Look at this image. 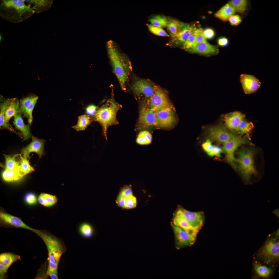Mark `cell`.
I'll list each match as a JSON object with an SVG mask.
<instances>
[{"instance_id":"obj_53","label":"cell","mask_w":279,"mask_h":279,"mask_svg":"<svg viewBox=\"0 0 279 279\" xmlns=\"http://www.w3.org/2000/svg\"><path fill=\"white\" fill-rule=\"evenodd\" d=\"M96 109L97 107L95 106L94 105H89L86 108V112L89 115H93L95 114Z\"/></svg>"},{"instance_id":"obj_38","label":"cell","mask_w":279,"mask_h":279,"mask_svg":"<svg viewBox=\"0 0 279 279\" xmlns=\"http://www.w3.org/2000/svg\"><path fill=\"white\" fill-rule=\"evenodd\" d=\"M79 231L82 235L86 238L91 237L94 234L92 227L89 224L86 223H83L80 226Z\"/></svg>"},{"instance_id":"obj_17","label":"cell","mask_w":279,"mask_h":279,"mask_svg":"<svg viewBox=\"0 0 279 279\" xmlns=\"http://www.w3.org/2000/svg\"><path fill=\"white\" fill-rule=\"evenodd\" d=\"M187 51L191 53L206 56L217 54L219 52L217 46L210 44L207 41L198 43Z\"/></svg>"},{"instance_id":"obj_14","label":"cell","mask_w":279,"mask_h":279,"mask_svg":"<svg viewBox=\"0 0 279 279\" xmlns=\"http://www.w3.org/2000/svg\"><path fill=\"white\" fill-rule=\"evenodd\" d=\"M240 81L243 90L246 94H250L257 91L260 87L261 83L253 75L242 74Z\"/></svg>"},{"instance_id":"obj_25","label":"cell","mask_w":279,"mask_h":279,"mask_svg":"<svg viewBox=\"0 0 279 279\" xmlns=\"http://www.w3.org/2000/svg\"><path fill=\"white\" fill-rule=\"evenodd\" d=\"M173 223L174 225L181 228L187 232L197 230L192 227L182 214L178 211L175 215Z\"/></svg>"},{"instance_id":"obj_21","label":"cell","mask_w":279,"mask_h":279,"mask_svg":"<svg viewBox=\"0 0 279 279\" xmlns=\"http://www.w3.org/2000/svg\"><path fill=\"white\" fill-rule=\"evenodd\" d=\"M263 252L265 256L268 257L276 258H279V243L274 239L267 241L264 247Z\"/></svg>"},{"instance_id":"obj_39","label":"cell","mask_w":279,"mask_h":279,"mask_svg":"<svg viewBox=\"0 0 279 279\" xmlns=\"http://www.w3.org/2000/svg\"><path fill=\"white\" fill-rule=\"evenodd\" d=\"M63 252L59 250L48 251L49 261L58 264L60 258Z\"/></svg>"},{"instance_id":"obj_4","label":"cell","mask_w":279,"mask_h":279,"mask_svg":"<svg viewBox=\"0 0 279 279\" xmlns=\"http://www.w3.org/2000/svg\"><path fill=\"white\" fill-rule=\"evenodd\" d=\"M254 153L253 150L244 148L237 152L238 156L236 159L238 163L237 168L240 172L243 179L247 182L250 181L251 175L257 173L254 164Z\"/></svg>"},{"instance_id":"obj_36","label":"cell","mask_w":279,"mask_h":279,"mask_svg":"<svg viewBox=\"0 0 279 279\" xmlns=\"http://www.w3.org/2000/svg\"><path fill=\"white\" fill-rule=\"evenodd\" d=\"M149 21L152 25L162 28L166 26L167 19L164 16L157 15L150 18Z\"/></svg>"},{"instance_id":"obj_40","label":"cell","mask_w":279,"mask_h":279,"mask_svg":"<svg viewBox=\"0 0 279 279\" xmlns=\"http://www.w3.org/2000/svg\"><path fill=\"white\" fill-rule=\"evenodd\" d=\"M255 270L257 273L263 277H267L271 273V269L266 266L255 264L254 265Z\"/></svg>"},{"instance_id":"obj_22","label":"cell","mask_w":279,"mask_h":279,"mask_svg":"<svg viewBox=\"0 0 279 279\" xmlns=\"http://www.w3.org/2000/svg\"><path fill=\"white\" fill-rule=\"evenodd\" d=\"M12 99H7L4 100L0 105V126L1 128L3 127L8 129L21 137V134L15 131L9 124L6 122L5 120V114L6 111Z\"/></svg>"},{"instance_id":"obj_37","label":"cell","mask_w":279,"mask_h":279,"mask_svg":"<svg viewBox=\"0 0 279 279\" xmlns=\"http://www.w3.org/2000/svg\"><path fill=\"white\" fill-rule=\"evenodd\" d=\"M253 127L254 126L252 122L244 119L241 122L237 130L241 134L247 133L250 132Z\"/></svg>"},{"instance_id":"obj_26","label":"cell","mask_w":279,"mask_h":279,"mask_svg":"<svg viewBox=\"0 0 279 279\" xmlns=\"http://www.w3.org/2000/svg\"><path fill=\"white\" fill-rule=\"evenodd\" d=\"M33 10L38 13L44 12L50 8L53 2L52 0H32Z\"/></svg>"},{"instance_id":"obj_50","label":"cell","mask_w":279,"mask_h":279,"mask_svg":"<svg viewBox=\"0 0 279 279\" xmlns=\"http://www.w3.org/2000/svg\"><path fill=\"white\" fill-rule=\"evenodd\" d=\"M203 34L206 39H211L215 35L214 30L210 28H207L203 30Z\"/></svg>"},{"instance_id":"obj_27","label":"cell","mask_w":279,"mask_h":279,"mask_svg":"<svg viewBox=\"0 0 279 279\" xmlns=\"http://www.w3.org/2000/svg\"><path fill=\"white\" fill-rule=\"evenodd\" d=\"M19 103L17 99H12L8 106L5 114V120L7 123L10 119L19 113Z\"/></svg>"},{"instance_id":"obj_28","label":"cell","mask_w":279,"mask_h":279,"mask_svg":"<svg viewBox=\"0 0 279 279\" xmlns=\"http://www.w3.org/2000/svg\"><path fill=\"white\" fill-rule=\"evenodd\" d=\"M202 146L204 151L211 156H220L222 150L219 147L213 145L211 141L207 140L202 144Z\"/></svg>"},{"instance_id":"obj_2","label":"cell","mask_w":279,"mask_h":279,"mask_svg":"<svg viewBox=\"0 0 279 279\" xmlns=\"http://www.w3.org/2000/svg\"><path fill=\"white\" fill-rule=\"evenodd\" d=\"M107 51L113 72L122 89H125V84L132 69L131 63L126 56L121 53L113 42L107 44Z\"/></svg>"},{"instance_id":"obj_24","label":"cell","mask_w":279,"mask_h":279,"mask_svg":"<svg viewBox=\"0 0 279 279\" xmlns=\"http://www.w3.org/2000/svg\"><path fill=\"white\" fill-rule=\"evenodd\" d=\"M184 24L177 20L171 18H168L166 26L171 36L180 32Z\"/></svg>"},{"instance_id":"obj_13","label":"cell","mask_w":279,"mask_h":279,"mask_svg":"<svg viewBox=\"0 0 279 279\" xmlns=\"http://www.w3.org/2000/svg\"><path fill=\"white\" fill-rule=\"evenodd\" d=\"M208 135L213 140L223 144L236 136L229 132L224 127L220 126L213 127L210 128Z\"/></svg>"},{"instance_id":"obj_52","label":"cell","mask_w":279,"mask_h":279,"mask_svg":"<svg viewBox=\"0 0 279 279\" xmlns=\"http://www.w3.org/2000/svg\"><path fill=\"white\" fill-rule=\"evenodd\" d=\"M126 197L119 194L116 200L118 205L120 207L125 208Z\"/></svg>"},{"instance_id":"obj_45","label":"cell","mask_w":279,"mask_h":279,"mask_svg":"<svg viewBox=\"0 0 279 279\" xmlns=\"http://www.w3.org/2000/svg\"><path fill=\"white\" fill-rule=\"evenodd\" d=\"M136 198L131 195L126 197L125 208L130 209L136 207Z\"/></svg>"},{"instance_id":"obj_30","label":"cell","mask_w":279,"mask_h":279,"mask_svg":"<svg viewBox=\"0 0 279 279\" xmlns=\"http://www.w3.org/2000/svg\"><path fill=\"white\" fill-rule=\"evenodd\" d=\"M91 122V119L88 115H83L78 117L77 124L72 127V128L77 131L84 130L87 128Z\"/></svg>"},{"instance_id":"obj_6","label":"cell","mask_w":279,"mask_h":279,"mask_svg":"<svg viewBox=\"0 0 279 279\" xmlns=\"http://www.w3.org/2000/svg\"><path fill=\"white\" fill-rule=\"evenodd\" d=\"M149 108L156 112L168 107H172L165 92L161 88L155 86L153 95L149 99Z\"/></svg>"},{"instance_id":"obj_19","label":"cell","mask_w":279,"mask_h":279,"mask_svg":"<svg viewBox=\"0 0 279 279\" xmlns=\"http://www.w3.org/2000/svg\"><path fill=\"white\" fill-rule=\"evenodd\" d=\"M245 115L238 112H233L225 115L224 121L227 127L229 129L237 130L241 122L244 119Z\"/></svg>"},{"instance_id":"obj_31","label":"cell","mask_w":279,"mask_h":279,"mask_svg":"<svg viewBox=\"0 0 279 279\" xmlns=\"http://www.w3.org/2000/svg\"><path fill=\"white\" fill-rule=\"evenodd\" d=\"M20 259L18 255L10 253H1L0 255V262L5 265H10Z\"/></svg>"},{"instance_id":"obj_49","label":"cell","mask_w":279,"mask_h":279,"mask_svg":"<svg viewBox=\"0 0 279 279\" xmlns=\"http://www.w3.org/2000/svg\"><path fill=\"white\" fill-rule=\"evenodd\" d=\"M25 199L26 202L30 205H34L37 202V198L32 193L27 194L25 196Z\"/></svg>"},{"instance_id":"obj_8","label":"cell","mask_w":279,"mask_h":279,"mask_svg":"<svg viewBox=\"0 0 279 279\" xmlns=\"http://www.w3.org/2000/svg\"><path fill=\"white\" fill-rule=\"evenodd\" d=\"M246 142L245 138H242L236 136L234 137L223 144L222 150L226 154L228 161L235 168V162L237 160L234 156L235 151L238 147Z\"/></svg>"},{"instance_id":"obj_41","label":"cell","mask_w":279,"mask_h":279,"mask_svg":"<svg viewBox=\"0 0 279 279\" xmlns=\"http://www.w3.org/2000/svg\"><path fill=\"white\" fill-rule=\"evenodd\" d=\"M198 28L188 38L182 46V48L186 50L193 47L195 45Z\"/></svg>"},{"instance_id":"obj_47","label":"cell","mask_w":279,"mask_h":279,"mask_svg":"<svg viewBox=\"0 0 279 279\" xmlns=\"http://www.w3.org/2000/svg\"><path fill=\"white\" fill-rule=\"evenodd\" d=\"M230 25L233 26H237L242 21V19L240 16L237 14H233L229 18L228 20Z\"/></svg>"},{"instance_id":"obj_46","label":"cell","mask_w":279,"mask_h":279,"mask_svg":"<svg viewBox=\"0 0 279 279\" xmlns=\"http://www.w3.org/2000/svg\"><path fill=\"white\" fill-rule=\"evenodd\" d=\"M40 195L45 199L51 206L55 204L57 202V199L54 195L45 193H41Z\"/></svg>"},{"instance_id":"obj_10","label":"cell","mask_w":279,"mask_h":279,"mask_svg":"<svg viewBox=\"0 0 279 279\" xmlns=\"http://www.w3.org/2000/svg\"><path fill=\"white\" fill-rule=\"evenodd\" d=\"M194 229L199 231L203 226L204 215L202 211L191 212L180 207L177 210Z\"/></svg>"},{"instance_id":"obj_56","label":"cell","mask_w":279,"mask_h":279,"mask_svg":"<svg viewBox=\"0 0 279 279\" xmlns=\"http://www.w3.org/2000/svg\"><path fill=\"white\" fill-rule=\"evenodd\" d=\"M10 265H5L0 263V272L1 274H3L7 271Z\"/></svg>"},{"instance_id":"obj_23","label":"cell","mask_w":279,"mask_h":279,"mask_svg":"<svg viewBox=\"0 0 279 279\" xmlns=\"http://www.w3.org/2000/svg\"><path fill=\"white\" fill-rule=\"evenodd\" d=\"M235 11L231 5L228 3L225 4L216 12L214 16L223 21H226L234 14Z\"/></svg>"},{"instance_id":"obj_54","label":"cell","mask_w":279,"mask_h":279,"mask_svg":"<svg viewBox=\"0 0 279 279\" xmlns=\"http://www.w3.org/2000/svg\"><path fill=\"white\" fill-rule=\"evenodd\" d=\"M218 43L220 46L225 47L227 46L229 43L228 39L225 37H221L218 40Z\"/></svg>"},{"instance_id":"obj_3","label":"cell","mask_w":279,"mask_h":279,"mask_svg":"<svg viewBox=\"0 0 279 279\" xmlns=\"http://www.w3.org/2000/svg\"><path fill=\"white\" fill-rule=\"evenodd\" d=\"M121 107L113 99L110 100L96 112L95 120L102 126L104 134L106 138V132L110 126L118 123L116 114Z\"/></svg>"},{"instance_id":"obj_11","label":"cell","mask_w":279,"mask_h":279,"mask_svg":"<svg viewBox=\"0 0 279 279\" xmlns=\"http://www.w3.org/2000/svg\"><path fill=\"white\" fill-rule=\"evenodd\" d=\"M138 121L140 125L143 128L157 126L155 112L145 106L140 110Z\"/></svg>"},{"instance_id":"obj_15","label":"cell","mask_w":279,"mask_h":279,"mask_svg":"<svg viewBox=\"0 0 279 279\" xmlns=\"http://www.w3.org/2000/svg\"><path fill=\"white\" fill-rule=\"evenodd\" d=\"M0 219L1 222L8 226L26 229L35 233L38 230L29 227L19 218L3 211L0 212Z\"/></svg>"},{"instance_id":"obj_32","label":"cell","mask_w":279,"mask_h":279,"mask_svg":"<svg viewBox=\"0 0 279 279\" xmlns=\"http://www.w3.org/2000/svg\"><path fill=\"white\" fill-rule=\"evenodd\" d=\"M235 12L242 14L246 10L248 2L246 0H231L228 2Z\"/></svg>"},{"instance_id":"obj_1","label":"cell","mask_w":279,"mask_h":279,"mask_svg":"<svg viewBox=\"0 0 279 279\" xmlns=\"http://www.w3.org/2000/svg\"><path fill=\"white\" fill-rule=\"evenodd\" d=\"M35 12L30 0H2L0 1V15L12 22H22Z\"/></svg>"},{"instance_id":"obj_42","label":"cell","mask_w":279,"mask_h":279,"mask_svg":"<svg viewBox=\"0 0 279 279\" xmlns=\"http://www.w3.org/2000/svg\"><path fill=\"white\" fill-rule=\"evenodd\" d=\"M38 98V96H36L34 99L26 109V117L28 118V121L29 124H30L32 121L33 118L32 115L33 111Z\"/></svg>"},{"instance_id":"obj_58","label":"cell","mask_w":279,"mask_h":279,"mask_svg":"<svg viewBox=\"0 0 279 279\" xmlns=\"http://www.w3.org/2000/svg\"><path fill=\"white\" fill-rule=\"evenodd\" d=\"M58 264L49 261V265L48 270L54 271L57 270Z\"/></svg>"},{"instance_id":"obj_43","label":"cell","mask_w":279,"mask_h":279,"mask_svg":"<svg viewBox=\"0 0 279 279\" xmlns=\"http://www.w3.org/2000/svg\"><path fill=\"white\" fill-rule=\"evenodd\" d=\"M146 25L149 30L152 33L160 36L166 37L170 36V35L162 28L154 26L151 24H147Z\"/></svg>"},{"instance_id":"obj_20","label":"cell","mask_w":279,"mask_h":279,"mask_svg":"<svg viewBox=\"0 0 279 279\" xmlns=\"http://www.w3.org/2000/svg\"><path fill=\"white\" fill-rule=\"evenodd\" d=\"M13 123L16 128L22 133L24 140L28 139L31 137V134L29 126L24 123L20 113H19L14 116Z\"/></svg>"},{"instance_id":"obj_44","label":"cell","mask_w":279,"mask_h":279,"mask_svg":"<svg viewBox=\"0 0 279 279\" xmlns=\"http://www.w3.org/2000/svg\"><path fill=\"white\" fill-rule=\"evenodd\" d=\"M36 96H28L23 99L20 101L21 110L25 117L26 109L34 99Z\"/></svg>"},{"instance_id":"obj_18","label":"cell","mask_w":279,"mask_h":279,"mask_svg":"<svg viewBox=\"0 0 279 279\" xmlns=\"http://www.w3.org/2000/svg\"><path fill=\"white\" fill-rule=\"evenodd\" d=\"M42 239L46 244L48 251L59 250L64 252V247L54 237L45 232L38 230L36 233Z\"/></svg>"},{"instance_id":"obj_48","label":"cell","mask_w":279,"mask_h":279,"mask_svg":"<svg viewBox=\"0 0 279 279\" xmlns=\"http://www.w3.org/2000/svg\"><path fill=\"white\" fill-rule=\"evenodd\" d=\"M203 30L201 28H198L194 46L198 43L207 41L203 34Z\"/></svg>"},{"instance_id":"obj_29","label":"cell","mask_w":279,"mask_h":279,"mask_svg":"<svg viewBox=\"0 0 279 279\" xmlns=\"http://www.w3.org/2000/svg\"><path fill=\"white\" fill-rule=\"evenodd\" d=\"M25 176L19 170L5 169L2 173V177L6 181L11 182L17 181Z\"/></svg>"},{"instance_id":"obj_35","label":"cell","mask_w":279,"mask_h":279,"mask_svg":"<svg viewBox=\"0 0 279 279\" xmlns=\"http://www.w3.org/2000/svg\"><path fill=\"white\" fill-rule=\"evenodd\" d=\"M152 139L151 134L148 131H144L139 134L136 138V142L139 144L148 145L151 142Z\"/></svg>"},{"instance_id":"obj_34","label":"cell","mask_w":279,"mask_h":279,"mask_svg":"<svg viewBox=\"0 0 279 279\" xmlns=\"http://www.w3.org/2000/svg\"><path fill=\"white\" fill-rule=\"evenodd\" d=\"M20 164L18 169L19 171L25 175L34 171L33 168L29 163V160L25 158L20 154Z\"/></svg>"},{"instance_id":"obj_16","label":"cell","mask_w":279,"mask_h":279,"mask_svg":"<svg viewBox=\"0 0 279 279\" xmlns=\"http://www.w3.org/2000/svg\"><path fill=\"white\" fill-rule=\"evenodd\" d=\"M197 28L195 26L185 24L180 32L171 36V43L175 45L183 46L190 36Z\"/></svg>"},{"instance_id":"obj_33","label":"cell","mask_w":279,"mask_h":279,"mask_svg":"<svg viewBox=\"0 0 279 279\" xmlns=\"http://www.w3.org/2000/svg\"><path fill=\"white\" fill-rule=\"evenodd\" d=\"M18 155V154H16L11 156L4 155L5 163V169L19 170L18 168L20 162L17 161L16 160V158Z\"/></svg>"},{"instance_id":"obj_55","label":"cell","mask_w":279,"mask_h":279,"mask_svg":"<svg viewBox=\"0 0 279 279\" xmlns=\"http://www.w3.org/2000/svg\"><path fill=\"white\" fill-rule=\"evenodd\" d=\"M38 200L39 203L44 206L47 207L51 206L49 203L40 195L39 196Z\"/></svg>"},{"instance_id":"obj_7","label":"cell","mask_w":279,"mask_h":279,"mask_svg":"<svg viewBox=\"0 0 279 279\" xmlns=\"http://www.w3.org/2000/svg\"><path fill=\"white\" fill-rule=\"evenodd\" d=\"M157 127L167 128L173 126L176 119L172 107H168L155 112Z\"/></svg>"},{"instance_id":"obj_57","label":"cell","mask_w":279,"mask_h":279,"mask_svg":"<svg viewBox=\"0 0 279 279\" xmlns=\"http://www.w3.org/2000/svg\"><path fill=\"white\" fill-rule=\"evenodd\" d=\"M47 274L52 279H58L57 270L52 271L47 270Z\"/></svg>"},{"instance_id":"obj_12","label":"cell","mask_w":279,"mask_h":279,"mask_svg":"<svg viewBox=\"0 0 279 279\" xmlns=\"http://www.w3.org/2000/svg\"><path fill=\"white\" fill-rule=\"evenodd\" d=\"M44 140L32 136L31 142L22 150L21 154L23 157L28 159L30 153L34 152L37 153L40 158L44 154Z\"/></svg>"},{"instance_id":"obj_51","label":"cell","mask_w":279,"mask_h":279,"mask_svg":"<svg viewBox=\"0 0 279 279\" xmlns=\"http://www.w3.org/2000/svg\"><path fill=\"white\" fill-rule=\"evenodd\" d=\"M120 194L125 197L133 195L131 186L129 185L125 186L122 189Z\"/></svg>"},{"instance_id":"obj_9","label":"cell","mask_w":279,"mask_h":279,"mask_svg":"<svg viewBox=\"0 0 279 279\" xmlns=\"http://www.w3.org/2000/svg\"><path fill=\"white\" fill-rule=\"evenodd\" d=\"M131 88L136 96L143 95L149 99L153 95L155 91V86L149 81L143 79L135 81L131 84Z\"/></svg>"},{"instance_id":"obj_5","label":"cell","mask_w":279,"mask_h":279,"mask_svg":"<svg viewBox=\"0 0 279 279\" xmlns=\"http://www.w3.org/2000/svg\"><path fill=\"white\" fill-rule=\"evenodd\" d=\"M172 226L175 237L176 247L177 249L190 246L194 244L199 231L193 230L188 232L174 224Z\"/></svg>"}]
</instances>
